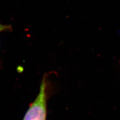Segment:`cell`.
Returning <instances> with one entry per match:
<instances>
[{
  "label": "cell",
  "instance_id": "1",
  "mask_svg": "<svg viewBox=\"0 0 120 120\" xmlns=\"http://www.w3.org/2000/svg\"><path fill=\"white\" fill-rule=\"evenodd\" d=\"M48 88L46 77L41 82L39 92L34 102L30 105L22 120H46Z\"/></svg>",
  "mask_w": 120,
  "mask_h": 120
},
{
  "label": "cell",
  "instance_id": "2",
  "mask_svg": "<svg viewBox=\"0 0 120 120\" xmlns=\"http://www.w3.org/2000/svg\"><path fill=\"white\" fill-rule=\"evenodd\" d=\"M12 27L10 25H2L0 23V33L2 32L12 31Z\"/></svg>",
  "mask_w": 120,
  "mask_h": 120
}]
</instances>
